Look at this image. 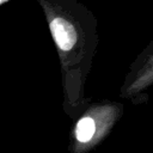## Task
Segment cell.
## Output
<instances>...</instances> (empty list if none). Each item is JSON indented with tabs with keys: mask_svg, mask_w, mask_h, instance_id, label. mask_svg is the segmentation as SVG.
<instances>
[{
	"mask_svg": "<svg viewBox=\"0 0 153 153\" xmlns=\"http://www.w3.org/2000/svg\"><path fill=\"white\" fill-rule=\"evenodd\" d=\"M50 30L54 36V39L56 44L63 49L68 50L71 49L75 42H76V32L73 27V25L62 18H56L50 23Z\"/></svg>",
	"mask_w": 153,
	"mask_h": 153,
	"instance_id": "6da1fadb",
	"label": "cell"
},
{
	"mask_svg": "<svg viewBox=\"0 0 153 153\" xmlns=\"http://www.w3.org/2000/svg\"><path fill=\"white\" fill-rule=\"evenodd\" d=\"M93 133H94V122L92 118L84 117L78 122L75 134H76V139L80 142H87L92 137Z\"/></svg>",
	"mask_w": 153,
	"mask_h": 153,
	"instance_id": "7a4b0ae2",
	"label": "cell"
},
{
	"mask_svg": "<svg viewBox=\"0 0 153 153\" xmlns=\"http://www.w3.org/2000/svg\"><path fill=\"white\" fill-rule=\"evenodd\" d=\"M4 1H6V0H1V2H4Z\"/></svg>",
	"mask_w": 153,
	"mask_h": 153,
	"instance_id": "3957f363",
	"label": "cell"
}]
</instances>
